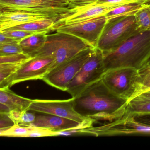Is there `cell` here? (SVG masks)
I'll return each mask as SVG.
<instances>
[{"label":"cell","instance_id":"6da1fadb","mask_svg":"<svg viewBox=\"0 0 150 150\" xmlns=\"http://www.w3.org/2000/svg\"><path fill=\"white\" fill-rule=\"evenodd\" d=\"M74 98V110L85 117L112 122L126 113L127 100L112 93L102 79L88 86Z\"/></svg>","mask_w":150,"mask_h":150},{"label":"cell","instance_id":"7a4b0ae2","mask_svg":"<svg viewBox=\"0 0 150 150\" xmlns=\"http://www.w3.org/2000/svg\"><path fill=\"white\" fill-rule=\"evenodd\" d=\"M103 55L107 70L122 67L141 70L150 59V31L138 33Z\"/></svg>","mask_w":150,"mask_h":150},{"label":"cell","instance_id":"3957f363","mask_svg":"<svg viewBox=\"0 0 150 150\" xmlns=\"http://www.w3.org/2000/svg\"><path fill=\"white\" fill-rule=\"evenodd\" d=\"M94 48L82 39L67 33L58 32L47 35L46 42L34 57H52L55 59L48 73L83 50Z\"/></svg>","mask_w":150,"mask_h":150},{"label":"cell","instance_id":"277c9868","mask_svg":"<svg viewBox=\"0 0 150 150\" xmlns=\"http://www.w3.org/2000/svg\"><path fill=\"white\" fill-rule=\"evenodd\" d=\"M139 32L134 16L108 20L96 48L110 52Z\"/></svg>","mask_w":150,"mask_h":150},{"label":"cell","instance_id":"5b68a950","mask_svg":"<svg viewBox=\"0 0 150 150\" xmlns=\"http://www.w3.org/2000/svg\"><path fill=\"white\" fill-rule=\"evenodd\" d=\"M106 71L103 52L95 48L93 54L67 86V92L72 97H76L88 86L102 79Z\"/></svg>","mask_w":150,"mask_h":150},{"label":"cell","instance_id":"8992f818","mask_svg":"<svg viewBox=\"0 0 150 150\" xmlns=\"http://www.w3.org/2000/svg\"><path fill=\"white\" fill-rule=\"evenodd\" d=\"M139 77V70L122 67L107 70L102 79L112 93L128 103L134 97Z\"/></svg>","mask_w":150,"mask_h":150},{"label":"cell","instance_id":"52a82bcc","mask_svg":"<svg viewBox=\"0 0 150 150\" xmlns=\"http://www.w3.org/2000/svg\"><path fill=\"white\" fill-rule=\"evenodd\" d=\"M95 48L83 50L48 73L42 80L53 87L66 91L67 86L93 54Z\"/></svg>","mask_w":150,"mask_h":150},{"label":"cell","instance_id":"ba28073f","mask_svg":"<svg viewBox=\"0 0 150 150\" xmlns=\"http://www.w3.org/2000/svg\"><path fill=\"white\" fill-rule=\"evenodd\" d=\"M106 16H100L78 21L61 24L55 27L53 31L75 36L96 48L99 38L107 23Z\"/></svg>","mask_w":150,"mask_h":150},{"label":"cell","instance_id":"9c48e42d","mask_svg":"<svg viewBox=\"0 0 150 150\" xmlns=\"http://www.w3.org/2000/svg\"><path fill=\"white\" fill-rule=\"evenodd\" d=\"M68 0H0V9L45 14L57 20L68 11Z\"/></svg>","mask_w":150,"mask_h":150},{"label":"cell","instance_id":"30bf717a","mask_svg":"<svg viewBox=\"0 0 150 150\" xmlns=\"http://www.w3.org/2000/svg\"><path fill=\"white\" fill-rule=\"evenodd\" d=\"M135 115L125 114L122 117L105 125L81 129V134L93 136H113L142 133L150 134V125L140 123L135 119Z\"/></svg>","mask_w":150,"mask_h":150},{"label":"cell","instance_id":"8fae6325","mask_svg":"<svg viewBox=\"0 0 150 150\" xmlns=\"http://www.w3.org/2000/svg\"><path fill=\"white\" fill-rule=\"evenodd\" d=\"M139 1L137 0H127L118 3H92L75 8H69L66 13L58 18L55 27L61 24L78 21L100 16L106 15L111 10L124 4Z\"/></svg>","mask_w":150,"mask_h":150},{"label":"cell","instance_id":"7c38bea8","mask_svg":"<svg viewBox=\"0 0 150 150\" xmlns=\"http://www.w3.org/2000/svg\"><path fill=\"white\" fill-rule=\"evenodd\" d=\"M74 97L66 100H34L29 111L50 114L82 123L86 118L74 108Z\"/></svg>","mask_w":150,"mask_h":150},{"label":"cell","instance_id":"4fadbf2b","mask_svg":"<svg viewBox=\"0 0 150 150\" xmlns=\"http://www.w3.org/2000/svg\"><path fill=\"white\" fill-rule=\"evenodd\" d=\"M55 59L52 57H34L23 63L10 79L8 87L23 81L42 79L48 73Z\"/></svg>","mask_w":150,"mask_h":150},{"label":"cell","instance_id":"5bb4252c","mask_svg":"<svg viewBox=\"0 0 150 150\" xmlns=\"http://www.w3.org/2000/svg\"><path fill=\"white\" fill-rule=\"evenodd\" d=\"M48 18L57 20L45 14L23 10L0 9V31L26 23Z\"/></svg>","mask_w":150,"mask_h":150},{"label":"cell","instance_id":"9a60e30c","mask_svg":"<svg viewBox=\"0 0 150 150\" xmlns=\"http://www.w3.org/2000/svg\"><path fill=\"white\" fill-rule=\"evenodd\" d=\"M80 124L71 119L44 114L36 116L35 120L31 126L59 132L72 129L79 126Z\"/></svg>","mask_w":150,"mask_h":150},{"label":"cell","instance_id":"2e32d148","mask_svg":"<svg viewBox=\"0 0 150 150\" xmlns=\"http://www.w3.org/2000/svg\"><path fill=\"white\" fill-rule=\"evenodd\" d=\"M34 101V100L18 95L10 90L9 87L0 88V103L7 106L10 111H28Z\"/></svg>","mask_w":150,"mask_h":150},{"label":"cell","instance_id":"e0dca14e","mask_svg":"<svg viewBox=\"0 0 150 150\" xmlns=\"http://www.w3.org/2000/svg\"><path fill=\"white\" fill-rule=\"evenodd\" d=\"M47 31L36 33L19 42L23 52L31 57L44 45L48 33Z\"/></svg>","mask_w":150,"mask_h":150},{"label":"cell","instance_id":"ac0fdd59","mask_svg":"<svg viewBox=\"0 0 150 150\" xmlns=\"http://www.w3.org/2000/svg\"><path fill=\"white\" fill-rule=\"evenodd\" d=\"M56 21L55 19L51 18L42 19L20 24L6 30H24L35 33L45 31L49 32L53 31V28Z\"/></svg>","mask_w":150,"mask_h":150},{"label":"cell","instance_id":"d6986e66","mask_svg":"<svg viewBox=\"0 0 150 150\" xmlns=\"http://www.w3.org/2000/svg\"><path fill=\"white\" fill-rule=\"evenodd\" d=\"M149 3V2L139 1L124 4L112 9L105 16L108 21L119 17L134 16L139 10Z\"/></svg>","mask_w":150,"mask_h":150},{"label":"cell","instance_id":"ffe728a7","mask_svg":"<svg viewBox=\"0 0 150 150\" xmlns=\"http://www.w3.org/2000/svg\"><path fill=\"white\" fill-rule=\"evenodd\" d=\"M125 114L150 115V100L134 98L127 103Z\"/></svg>","mask_w":150,"mask_h":150},{"label":"cell","instance_id":"44dd1931","mask_svg":"<svg viewBox=\"0 0 150 150\" xmlns=\"http://www.w3.org/2000/svg\"><path fill=\"white\" fill-rule=\"evenodd\" d=\"M22 64H0V88L8 87L9 80L17 71Z\"/></svg>","mask_w":150,"mask_h":150},{"label":"cell","instance_id":"7402d4cb","mask_svg":"<svg viewBox=\"0 0 150 150\" xmlns=\"http://www.w3.org/2000/svg\"><path fill=\"white\" fill-rule=\"evenodd\" d=\"M134 16L140 32L150 31V3L139 10Z\"/></svg>","mask_w":150,"mask_h":150},{"label":"cell","instance_id":"603a6c76","mask_svg":"<svg viewBox=\"0 0 150 150\" xmlns=\"http://www.w3.org/2000/svg\"><path fill=\"white\" fill-rule=\"evenodd\" d=\"M34 128V126L25 127L18 125H15L6 130L0 132V135L1 137H27L28 134Z\"/></svg>","mask_w":150,"mask_h":150},{"label":"cell","instance_id":"cb8c5ba5","mask_svg":"<svg viewBox=\"0 0 150 150\" xmlns=\"http://www.w3.org/2000/svg\"><path fill=\"white\" fill-rule=\"evenodd\" d=\"M139 77L138 80L137 88L133 99L138 96L150 90V74L139 72Z\"/></svg>","mask_w":150,"mask_h":150},{"label":"cell","instance_id":"d4e9b609","mask_svg":"<svg viewBox=\"0 0 150 150\" xmlns=\"http://www.w3.org/2000/svg\"><path fill=\"white\" fill-rule=\"evenodd\" d=\"M31 57L25 53H21L8 56H0V64H20L23 63L31 58Z\"/></svg>","mask_w":150,"mask_h":150},{"label":"cell","instance_id":"484cf974","mask_svg":"<svg viewBox=\"0 0 150 150\" xmlns=\"http://www.w3.org/2000/svg\"><path fill=\"white\" fill-rule=\"evenodd\" d=\"M22 52L19 42L0 45V56H8Z\"/></svg>","mask_w":150,"mask_h":150},{"label":"cell","instance_id":"4316f807","mask_svg":"<svg viewBox=\"0 0 150 150\" xmlns=\"http://www.w3.org/2000/svg\"><path fill=\"white\" fill-rule=\"evenodd\" d=\"M0 32L3 33L7 36L13 38L19 42L29 36L36 34L33 32H28V31H24V30H6L2 31H0Z\"/></svg>","mask_w":150,"mask_h":150},{"label":"cell","instance_id":"83f0119b","mask_svg":"<svg viewBox=\"0 0 150 150\" xmlns=\"http://www.w3.org/2000/svg\"><path fill=\"white\" fill-rule=\"evenodd\" d=\"M35 127V126H34ZM58 136V132L53 131L48 129L35 127L34 129L27 135V137H52Z\"/></svg>","mask_w":150,"mask_h":150},{"label":"cell","instance_id":"f1b7e54d","mask_svg":"<svg viewBox=\"0 0 150 150\" xmlns=\"http://www.w3.org/2000/svg\"><path fill=\"white\" fill-rule=\"evenodd\" d=\"M29 110L25 111L20 119L19 125L25 127L31 126L35 120V114L28 112Z\"/></svg>","mask_w":150,"mask_h":150},{"label":"cell","instance_id":"f546056e","mask_svg":"<svg viewBox=\"0 0 150 150\" xmlns=\"http://www.w3.org/2000/svg\"><path fill=\"white\" fill-rule=\"evenodd\" d=\"M15 125L8 114L0 113V132L6 130Z\"/></svg>","mask_w":150,"mask_h":150},{"label":"cell","instance_id":"4dcf8cb0","mask_svg":"<svg viewBox=\"0 0 150 150\" xmlns=\"http://www.w3.org/2000/svg\"><path fill=\"white\" fill-rule=\"evenodd\" d=\"M99 0H68V8H73L82 6L97 2Z\"/></svg>","mask_w":150,"mask_h":150},{"label":"cell","instance_id":"1f68e13d","mask_svg":"<svg viewBox=\"0 0 150 150\" xmlns=\"http://www.w3.org/2000/svg\"><path fill=\"white\" fill-rule=\"evenodd\" d=\"M24 112L20 110H11L8 113V115L10 118L13 120L15 124L19 125L20 119Z\"/></svg>","mask_w":150,"mask_h":150},{"label":"cell","instance_id":"d6a6232c","mask_svg":"<svg viewBox=\"0 0 150 150\" xmlns=\"http://www.w3.org/2000/svg\"><path fill=\"white\" fill-rule=\"evenodd\" d=\"M16 42L18 41L9 37L7 36L3 33L0 32V45L12 43Z\"/></svg>","mask_w":150,"mask_h":150},{"label":"cell","instance_id":"836d02e7","mask_svg":"<svg viewBox=\"0 0 150 150\" xmlns=\"http://www.w3.org/2000/svg\"><path fill=\"white\" fill-rule=\"evenodd\" d=\"M135 98H137L138 99H142V100H150V91H147V92H145V93L138 96Z\"/></svg>","mask_w":150,"mask_h":150},{"label":"cell","instance_id":"e575fe53","mask_svg":"<svg viewBox=\"0 0 150 150\" xmlns=\"http://www.w3.org/2000/svg\"><path fill=\"white\" fill-rule=\"evenodd\" d=\"M9 108L5 104L0 103V113L8 114L10 112Z\"/></svg>","mask_w":150,"mask_h":150},{"label":"cell","instance_id":"d590c367","mask_svg":"<svg viewBox=\"0 0 150 150\" xmlns=\"http://www.w3.org/2000/svg\"><path fill=\"white\" fill-rule=\"evenodd\" d=\"M139 71L141 73L150 74V63L148 62L144 68Z\"/></svg>","mask_w":150,"mask_h":150},{"label":"cell","instance_id":"8d00e7d4","mask_svg":"<svg viewBox=\"0 0 150 150\" xmlns=\"http://www.w3.org/2000/svg\"><path fill=\"white\" fill-rule=\"evenodd\" d=\"M127 1V0H99L97 1V3H118V2H122V1Z\"/></svg>","mask_w":150,"mask_h":150},{"label":"cell","instance_id":"74e56055","mask_svg":"<svg viewBox=\"0 0 150 150\" xmlns=\"http://www.w3.org/2000/svg\"><path fill=\"white\" fill-rule=\"evenodd\" d=\"M138 1H146V2H149L150 0H137Z\"/></svg>","mask_w":150,"mask_h":150},{"label":"cell","instance_id":"f35d334b","mask_svg":"<svg viewBox=\"0 0 150 150\" xmlns=\"http://www.w3.org/2000/svg\"><path fill=\"white\" fill-rule=\"evenodd\" d=\"M148 62H149V63H150V60H149V61H148Z\"/></svg>","mask_w":150,"mask_h":150},{"label":"cell","instance_id":"ab89813d","mask_svg":"<svg viewBox=\"0 0 150 150\" xmlns=\"http://www.w3.org/2000/svg\"><path fill=\"white\" fill-rule=\"evenodd\" d=\"M149 2H150V1H149Z\"/></svg>","mask_w":150,"mask_h":150},{"label":"cell","instance_id":"60d3db41","mask_svg":"<svg viewBox=\"0 0 150 150\" xmlns=\"http://www.w3.org/2000/svg\"><path fill=\"white\" fill-rule=\"evenodd\" d=\"M150 91V90H149V91Z\"/></svg>","mask_w":150,"mask_h":150}]
</instances>
